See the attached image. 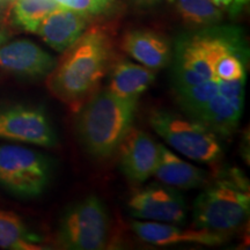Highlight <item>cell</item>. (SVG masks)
Here are the masks:
<instances>
[{
  "mask_svg": "<svg viewBox=\"0 0 250 250\" xmlns=\"http://www.w3.org/2000/svg\"><path fill=\"white\" fill-rule=\"evenodd\" d=\"M0 139L54 147L58 137L43 105L12 104L0 108Z\"/></svg>",
  "mask_w": 250,
  "mask_h": 250,
  "instance_id": "8",
  "label": "cell"
},
{
  "mask_svg": "<svg viewBox=\"0 0 250 250\" xmlns=\"http://www.w3.org/2000/svg\"><path fill=\"white\" fill-rule=\"evenodd\" d=\"M8 33L6 31L5 29H2L1 27H0V45H2L4 43H6L8 41Z\"/></svg>",
  "mask_w": 250,
  "mask_h": 250,
  "instance_id": "23",
  "label": "cell"
},
{
  "mask_svg": "<svg viewBox=\"0 0 250 250\" xmlns=\"http://www.w3.org/2000/svg\"><path fill=\"white\" fill-rule=\"evenodd\" d=\"M8 1H11V0H0V15L2 14V12H4Z\"/></svg>",
  "mask_w": 250,
  "mask_h": 250,
  "instance_id": "24",
  "label": "cell"
},
{
  "mask_svg": "<svg viewBox=\"0 0 250 250\" xmlns=\"http://www.w3.org/2000/svg\"><path fill=\"white\" fill-rule=\"evenodd\" d=\"M121 46L134 61L151 70H160L168 66L173 51L166 37L147 29L126 31L122 39Z\"/></svg>",
  "mask_w": 250,
  "mask_h": 250,
  "instance_id": "14",
  "label": "cell"
},
{
  "mask_svg": "<svg viewBox=\"0 0 250 250\" xmlns=\"http://www.w3.org/2000/svg\"><path fill=\"white\" fill-rule=\"evenodd\" d=\"M127 211L132 217L146 221L183 224L188 206L176 188L164 183H151L130 196Z\"/></svg>",
  "mask_w": 250,
  "mask_h": 250,
  "instance_id": "9",
  "label": "cell"
},
{
  "mask_svg": "<svg viewBox=\"0 0 250 250\" xmlns=\"http://www.w3.org/2000/svg\"><path fill=\"white\" fill-rule=\"evenodd\" d=\"M117 151L121 170L131 182L140 184L153 176L159 159V143L147 132L131 127Z\"/></svg>",
  "mask_w": 250,
  "mask_h": 250,
  "instance_id": "11",
  "label": "cell"
},
{
  "mask_svg": "<svg viewBox=\"0 0 250 250\" xmlns=\"http://www.w3.org/2000/svg\"><path fill=\"white\" fill-rule=\"evenodd\" d=\"M40 237L28 230L22 219L9 211L0 210V248L14 250L41 249Z\"/></svg>",
  "mask_w": 250,
  "mask_h": 250,
  "instance_id": "19",
  "label": "cell"
},
{
  "mask_svg": "<svg viewBox=\"0 0 250 250\" xmlns=\"http://www.w3.org/2000/svg\"><path fill=\"white\" fill-rule=\"evenodd\" d=\"M57 61L29 40H17L0 45V68L26 78H46Z\"/></svg>",
  "mask_w": 250,
  "mask_h": 250,
  "instance_id": "12",
  "label": "cell"
},
{
  "mask_svg": "<svg viewBox=\"0 0 250 250\" xmlns=\"http://www.w3.org/2000/svg\"><path fill=\"white\" fill-rule=\"evenodd\" d=\"M153 175L160 183L177 190L195 189L208 182L205 170L181 159L162 144H159V159Z\"/></svg>",
  "mask_w": 250,
  "mask_h": 250,
  "instance_id": "15",
  "label": "cell"
},
{
  "mask_svg": "<svg viewBox=\"0 0 250 250\" xmlns=\"http://www.w3.org/2000/svg\"><path fill=\"white\" fill-rule=\"evenodd\" d=\"M131 229L142 241L160 247L174 245L219 246L226 242L228 236H230V234L203 228H181L175 224L146 220L132 221Z\"/></svg>",
  "mask_w": 250,
  "mask_h": 250,
  "instance_id": "10",
  "label": "cell"
},
{
  "mask_svg": "<svg viewBox=\"0 0 250 250\" xmlns=\"http://www.w3.org/2000/svg\"><path fill=\"white\" fill-rule=\"evenodd\" d=\"M90 19L85 14L61 6L43 19L35 34L50 48L62 54L85 33Z\"/></svg>",
  "mask_w": 250,
  "mask_h": 250,
  "instance_id": "13",
  "label": "cell"
},
{
  "mask_svg": "<svg viewBox=\"0 0 250 250\" xmlns=\"http://www.w3.org/2000/svg\"><path fill=\"white\" fill-rule=\"evenodd\" d=\"M61 6L56 0H11L6 14L14 26L35 34L43 19Z\"/></svg>",
  "mask_w": 250,
  "mask_h": 250,
  "instance_id": "17",
  "label": "cell"
},
{
  "mask_svg": "<svg viewBox=\"0 0 250 250\" xmlns=\"http://www.w3.org/2000/svg\"><path fill=\"white\" fill-rule=\"evenodd\" d=\"M110 234V215L95 195L72 203L59 219L56 240L70 250H99L107 246Z\"/></svg>",
  "mask_w": 250,
  "mask_h": 250,
  "instance_id": "6",
  "label": "cell"
},
{
  "mask_svg": "<svg viewBox=\"0 0 250 250\" xmlns=\"http://www.w3.org/2000/svg\"><path fill=\"white\" fill-rule=\"evenodd\" d=\"M139 99H123L108 88L96 90L78 109L76 129L89 155L107 159L120 147L136 117Z\"/></svg>",
  "mask_w": 250,
  "mask_h": 250,
  "instance_id": "3",
  "label": "cell"
},
{
  "mask_svg": "<svg viewBox=\"0 0 250 250\" xmlns=\"http://www.w3.org/2000/svg\"><path fill=\"white\" fill-rule=\"evenodd\" d=\"M169 65L170 89L183 114L220 138L232 137L243 115L249 70L243 31L219 23L184 33Z\"/></svg>",
  "mask_w": 250,
  "mask_h": 250,
  "instance_id": "1",
  "label": "cell"
},
{
  "mask_svg": "<svg viewBox=\"0 0 250 250\" xmlns=\"http://www.w3.org/2000/svg\"><path fill=\"white\" fill-rule=\"evenodd\" d=\"M212 1L230 18L239 17L249 4V0H212Z\"/></svg>",
  "mask_w": 250,
  "mask_h": 250,
  "instance_id": "21",
  "label": "cell"
},
{
  "mask_svg": "<svg viewBox=\"0 0 250 250\" xmlns=\"http://www.w3.org/2000/svg\"><path fill=\"white\" fill-rule=\"evenodd\" d=\"M173 6L181 20L195 29L215 26L225 18L212 0H173Z\"/></svg>",
  "mask_w": 250,
  "mask_h": 250,
  "instance_id": "18",
  "label": "cell"
},
{
  "mask_svg": "<svg viewBox=\"0 0 250 250\" xmlns=\"http://www.w3.org/2000/svg\"><path fill=\"white\" fill-rule=\"evenodd\" d=\"M148 122L170 147L190 160L213 166L223 158L220 137L195 118L167 109H154Z\"/></svg>",
  "mask_w": 250,
  "mask_h": 250,
  "instance_id": "5",
  "label": "cell"
},
{
  "mask_svg": "<svg viewBox=\"0 0 250 250\" xmlns=\"http://www.w3.org/2000/svg\"><path fill=\"white\" fill-rule=\"evenodd\" d=\"M54 162L48 155L14 144L0 145V187L20 198H36L51 182Z\"/></svg>",
  "mask_w": 250,
  "mask_h": 250,
  "instance_id": "7",
  "label": "cell"
},
{
  "mask_svg": "<svg viewBox=\"0 0 250 250\" xmlns=\"http://www.w3.org/2000/svg\"><path fill=\"white\" fill-rule=\"evenodd\" d=\"M205 186L193 203V226L232 235L249 218L248 179L239 168H226Z\"/></svg>",
  "mask_w": 250,
  "mask_h": 250,
  "instance_id": "4",
  "label": "cell"
},
{
  "mask_svg": "<svg viewBox=\"0 0 250 250\" xmlns=\"http://www.w3.org/2000/svg\"><path fill=\"white\" fill-rule=\"evenodd\" d=\"M112 62V43L104 27L87 28L46 77V86L59 101L78 110L96 92Z\"/></svg>",
  "mask_w": 250,
  "mask_h": 250,
  "instance_id": "2",
  "label": "cell"
},
{
  "mask_svg": "<svg viewBox=\"0 0 250 250\" xmlns=\"http://www.w3.org/2000/svg\"><path fill=\"white\" fill-rule=\"evenodd\" d=\"M108 74L107 88L123 99H139L155 80V73L151 68L126 59L112 62Z\"/></svg>",
  "mask_w": 250,
  "mask_h": 250,
  "instance_id": "16",
  "label": "cell"
},
{
  "mask_svg": "<svg viewBox=\"0 0 250 250\" xmlns=\"http://www.w3.org/2000/svg\"><path fill=\"white\" fill-rule=\"evenodd\" d=\"M58 4L87 17H99L110 12L114 7V0H56Z\"/></svg>",
  "mask_w": 250,
  "mask_h": 250,
  "instance_id": "20",
  "label": "cell"
},
{
  "mask_svg": "<svg viewBox=\"0 0 250 250\" xmlns=\"http://www.w3.org/2000/svg\"><path fill=\"white\" fill-rule=\"evenodd\" d=\"M132 1L137 6H139V7L148 8V7H153V6L158 5L159 2L162 1V0H132Z\"/></svg>",
  "mask_w": 250,
  "mask_h": 250,
  "instance_id": "22",
  "label": "cell"
}]
</instances>
